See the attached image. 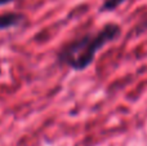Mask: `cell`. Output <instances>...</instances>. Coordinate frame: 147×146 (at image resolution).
Instances as JSON below:
<instances>
[{"label":"cell","mask_w":147,"mask_h":146,"mask_svg":"<svg viewBox=\"0 0 147 146\" xmlns=\"http://www.w3.org/2000/svg\"><path fill=\"white\" fill-rule=\"evenodd\" d=\"M120 34L121 27L117 23H106L97 32H88L65 44L57 53V59L74 71H84L93 64L97 53L105 45L116 40Z\"/></svg>","instance_id":"obj_1"},{"label":"cell","mask_w":147,"mask_h":146,"mask_svg":"<svg viewBox=\"0 0 147 146\" xmlns=\"http://www.w3.org/2000/svg\"><path fill=\"white\" fill-rule=\"evenodd\" d=\"M25 21V16L18 12H7L0 14V30H8L10 27L20 26Z\"/></svg>","instance_id":"obj_2"},{"label":"cell","mask_w":147,"mask_h":146,"mask_svg":"<svg viewBox=\"0 0 147 146\" xmlns=\"http://www.w3.org/2000/svg\"><path fill=\"white\" fill-rule=\"evenodd\" d=\"M127 0H105L102 3L101 8H99V12L101 13H105V12H114L115 9L123 5Z\"/></svg>","instance_id":"obj_3"},{"label":"cell","mask_w":147,"mask_h":146,"mask_svg":"<svg viewBox=\"0 0 147 146\" xmlns=\"http://www.w3.org/2000/svg\"><path fill=\"white\" fill-rule=\"evenodd\" d=\"M14 0H0V7L1 5H5V4H9V3H13Z\"/></svg>","instance_id":"obj_4"}]
</instances>
